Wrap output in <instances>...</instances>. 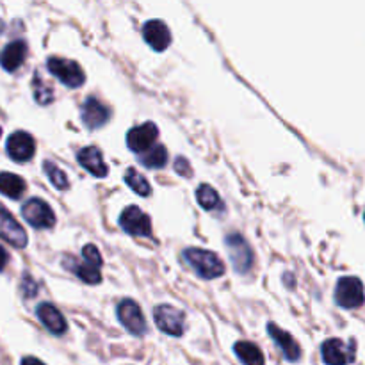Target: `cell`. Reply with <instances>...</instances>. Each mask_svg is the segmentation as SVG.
<instances>
[{"label": "cell", "instance_id": "6da1fadb", "mask_svg": "<svg viewBox=\"0 0 365 365\" xmlns=\"http://www.w3.org/2000/svg\"><path fill=\"white\" fill-rule=\"evenodd\" d=\"M184 259L195 269V273L205 280H214L225 274V264L212 252L202 248H187L184 252Z\"/></svg>", "mask_w": 365, "mask_h": 365}, {"label": "cell", "instance_id": "7a4b0ae2", "mask_svg": "<svg viewBox=\"0 0 365 365\" xmlns=\"http://www.w3.org/2000/svg\"><path fill=\"white\" fill-rule=\"evenodd\" d=\"M46 68H48V71L53 77L59 78V81L63 82L64 86H68V88H81L86 81V75L84 71H82L81 64L75 63V61L52 56L46 61Z\"/></svg>", "mask_w": 365, "mask_h": 365}, {"label": "cell", "instance_id": "3957f363", "mask_svg": "<svg viewBox=\"0 0 365 365\" xmlns=\"http://www.w3.org/2000/svg\"><path fill=\"white\" fill-rule=\"evenodd\" d=\"M21 216L27 221L31 227L39 228V230H46L56 225V214L50 209L46 202L41 198H31L21 205Z\"/></svg>", "mask_w": 365, "mask_h": 365}, {"label": "cell", "instance_id": "277c9868", "mask_svg": "<svg viewBox=\"0 0 365 365\" xmlns=\"http://www.w3.org/2000/svg\"><path fill=\"white\" fill-rule=\"evenodd\" d=\"M335 302L342 309H359L365 302L364 285L359 278L344 277L337 282L335 287Z\"/></svg>", "mask_w": 365, "mask_h": 365}, {"label": "cell", "instance_id": "5b68a950", "mask_svg": "<svg viewBox=\"0 0 365 365\" xmlns=\"http://www.w3.org/2000/svg\"><path fill=\"white\" fill-rule=\"evenodd\" d=\"M321 355L327 365H348L355 362L356 344L355 341L344 342L341 339H328L321 346Z\"/></svg>", "mask_w": 365, "mask_h": 365}, {"label": "cell", "instance_id": "8992f818", "mask_svg": "<svg viewBox=\"0 0 365 365\" xmlns=\"http://www.w3.org/2000/svg\"><path fill=\"white\" fill-rule=\"evenodd\" d=\"M153 319L160 331L173 337H180L185 330V314L171 305H159L153 310Z\"/></svg>", "mask_w": 365, "mask_h": 365}, {"label": "cell", "instance_id": "52a82bcc", "mask_svg": "<svg viewBox=\"0 0 365 365\" xmlns=\"http://www.w3.org/2000/svg\"><path fill=\"white\" fill-rule=\"evenodd\" d=\"M225 242H227L228 255H230L235 271L237 273H248L253 266V252L248 242H246V239L241 234H230Z\"/></svg>", "mask_w": 365, "mask_h": 365}, {"label": "cell", "instance_id": "ba28073f", "mask_svg": "<svg viewBox=\"0 0 365 365\" xmlns=\"http://www.w3.org/2000/svg\"><path fill=\"white\" fill-rule=\"evenodd\" d=\"M120 227L123 228L127 234L135 235V237H150V235H152V221H150V217L135 205L127 207V209L121 212Z\"/></svg>", "mask_w": 365, "mask_h": 365}, {"label": "cell", "instance_id": "9c48e42d", "mask_svg": "<svg viewBox=\"0 0 365 365\" xmlns=\"http://www.w3.org/2000/svg\"><path fill=\"white\" fill-rule=\"evenodd\" d=\"M0 239L9 242L14 248H25L29 242L27 232L2 203H0Z\"/></svg>", "mask_w": 365, "mask_h": 365}, {"label": "cell", "instance_id": "30bf717a", "mask_svg": "<svg viewBox=\"0 0 365 365\" xmlns=\"http://www.w3.org/2000/svg\"><path fill=\"white\" fill-rule=\"evenodd\" d=\"M118 319L132 335L141 337L146 334V321L141 312V307L132 299H123L118 305Z\"/></svg>", "mask_w": 365, "mask_h": 365}, {"label": "cell", "instance_id": "8fae6325", "mask_svg": "<svg viewBox=\"0 0 365 365\" xmlns=\"http://www.w3.org/2000/svg\"><path fill=\"white\" fill-rule=\"evenodd\" d=\"M7 155L14 160V163H27L34 157L36 153V141L31 134L27 132H14L7 138L6 143Z\"/></svg>", "mask_w": 365, "mask_h": 365}, {"label": "cell", "instance_id": "7c38bea8", "mask_svg": "<svg viewBox=\"0 0 365 365\" xmlns=\"http://www.w3.org/2000/svg\"><path fill=\"white\" fill-rule=\"evenodd\" d=\"M157 138H159V128L155 123L148 121V123H143L128 130L127 145L132 152L145 153L150 148H153V143L157 141Z\"/></svg>", "mask_w": 365, "mask_h": 365}, {"label": "cell", "instance_id": "4fadbf2b", "mask_svg": "<svg viewBox=\"0 0 365 365\" xmlns=\"http://www.w3.org/2000/svg\"><path fill=\"white\" fill-rule=\"evenodd\" d=\"M110 120V109L95 96H88L82 106V121L89 130L103 127Z\"/></svg>", "mask_w": 365, "mask_h": 365}, {"label": "cell", "instance_id": "5bb4252c", "mask_svg": "<svg viewBox=\"0 0 365 365\" xmlns=\"http://www.w3.org/2000/svg\"><path fill=\"white\" fill-rule=\"evenodd\" d=\"M143 38L155 52H164L171 43V32L163 20H150L143 27Z\"/></svg>", "mask_w": 365, "mask_h": 365}, {"label": "cell", "instance_id": "9a60e30c", "mask_svg": "<svg viewBox=\"0 0 365 365\" xmlns=\"http://www.w3.org/2000/svg\"><path fill=\"white\" fill-rule=\"evenodd\" d=\"M267 334L271 335V339L278 346V349L284 353L285 359L291 360V362H298L302 359V348H299V344L294 341V337L289 331L282 330L274 323H269L267 324Z\"/></svg>", "mask_w": 365, "mask_h": 365}, {"label": "cell", "instance_id": "2e32d148", "mask_svg": "<svg viewBox=\"0 0 365 365\" xmlns=\"http://www.w3.org/2000/svg\"><path fill=\"white\" fill-rule=\"evenodd\" d=\"M36 314H38V319L41 321V324L50 331V334L53 335L66 334L68 330L66 319H64L63 314H61L52 303H41V305H38Z\"/></svg>", "mask_w": 365, "mask_h": 365}, {"label": "cell", "instance_id": "e0dca14e", "mask_svg": "<svg viewBox=\"0 0 365 365\" xmlns=\"http://www.w3.org/2000/svg\"><path fill=\"white\" fill-rule=\"evenodd\" d=\"M25 56H27V43L24 39H14L9 45L4 46L2 52H0V66L13 73L24 64Z\"/></svg>", "mask_w": 365, "mask_h": 365}, {"label": "cell", "instance_id": "ac0fdd59", "mask_svg": "<svg viewBox=\"0 0 365 365\" xmlns=\"http://www.w3.org/2000/svg\"><path fill=\"white\" fill-rule=\"evenodd\" d=\"M77 160L82 168L89 171L93 177L103 178L109 173V168H107L106 160H103L102 152H100L96 146H86L81 152L77 153Z\"/></svg>", "mask_w": 365, "mask_h": 365}, {"label": "cell", "instance_id": "d6986e66", "mask_svg": "<svg viewBox=\"0 0 365 365\" xmlns=\"http://www.w3.org/2000/svg\"><path fill=\"white\" fill-rule=\"evenodd\" d=\"M25 189H27V184H25L20 175L7 173V171L0 173V192L4 196L11 200H20L24 196Z\"/></svg>", "mask_w": 365, "mask_h": 365}, {"label": "cell", "instance_id": "ffe728a7", "mask_svg": "<svg viewBox=\"0 0 365 365\" xmlns=\"http://www.w3.org/2000/svg\"><path fill=\"white\" fill-rule=\"evenodd\" d=\"M64 266H66L68 269L73 271V273L77 274L82 282H86V284L96 285L102 282V273H100L98 267L84 262V260H82V262H77V260L73 259H64Z\"/></svg>", "mask_w": 365, "mask_h": 365}, {"label": "cell", "instance_id": "44dd1931", "mask_svg": "<svg viewBox=\"0 0 365 365\" xmlns=\"http://www.w3.org/2000/svg\"><path fill=\"white\" fill-rule=\"evenodd\" d=\"M234 351L235 355L239 356V360H241L245 365H264V355L262 351H260L259 346H255L253 342H248V341H241L237 342V344L234 346Z\"/></svg>", "mask_w": 365, "mask_h": 365}, {"label": "cell", "instance_id": "7402d4cb", "mask_svg": "<svg viewBox=\"0 0 365 365\" xmlns=\"http://www.w3.org/2000/svg\"><path fill=\"white\" fill-rule=\"evenodd\" d=\"M196 200H198V203L205 210L223 209V203H221L220 195H217L216 189L210 187L209 184H202L198 189H196Z\"/></svg>", "mask_w": 365, "mask_h": 365}, {"label": "cell", "instance_id": "603a6c76", "mask_svg": "<svg viewBox=\"0 0 365 365\" xmlns=\"http://www.w3.org/2000/svg\"><path fill=\"white\" fill-rule=\"evenodd\" d=\"M139 163L146 168H152V170H157V168H164L168 163V152L163 145H155L153 148H150L148 152L143 153L139 157Z\"/></svg>", "mask_w": 365, "mask_h": 365}, {"label": "cell", "instance_id": "cb8c5ba5", "mask_svg": "<svg viewBox=\"0 0 365 365\" xmlns=\"http://www.w3.org/2000/svg\"><path fill=\"white\" fill-rule=\"evenodd\" d=\"M125 182L130 185V189L134 192H138L139 196H150L152 195V187H150V182L143 177L141 173L134 170V168H128L125 171Z\"/></svg>", "mask_w": 365, "mask_h": 365}, {"label": "cell", "instance_id": "d4e9b609", "mask_svg": "<svg viewBox=\"0 0 365 365\" xmlns=\"http://www.w3.org/2000/svg\"><path fill=\"white\" fill-rule=\"evenodd\" d=\"M43 170H45L46 177L52 182L53 187H57L59 191H66V189L70 187V182H68L66 175L61 171L59 166H56V164L50 163V160H45V163H43Z\"/></svg>", "mask_w": 365, "mask_h": 365}, {"label": "cell", "instance_id": "484cf974", "mask_svg": "<svg viewBox=\"0 0 365 365\" xmlns=\"http://www.w3.org/2000/svg\"><path fill=\"white\" fill-rule=\"evenodd\" d=\"M32 91H34L36 102L41 103V106H46V103H50L53 100L52 88L46 82H43V78L38 73L32 78Z\"/></svg>", "mask_w": 365, "mask_h": 365}, {"label": "cell", "instance_id": "4316f807", "mask_svg": "<svg viewBox=\"0 0 365 365\" xmlns=\"http://www.w3.org/2000/svg\"><path fill=\"white\" fill-rule=\"evenodd\" d=\"M82 257H84V262H88V264H91V266H95V267H102V264H103V260H102V255H100V252H98V248H96V246H93V245H86L84 248H82Z\"/></svg>", "mask_w": 365, "mask_h": 365}, {"label": "cell", "instance_id": "83f0119b", "mask_svg": "<svg viewBox=\"0 0 365 365\" xmlns=\"http://www.w3.org/2000/svg\"><path fill=\"white\" fill-rule=\"evenodd\" d=\"M21 291H24L25 298H32L38 292V284L32 280L29 274H24V280H21Z\"/></svg>", "mask_w": 365, "mask_h": 365}, {"label": "cell", "instance_id": "f1b7e54d", "mask_svg": "<svg viewBox=\"0 0 365 365\" xmlns=\"http://www.w3.org/2000/svg\"><path fill=\"white\" fill-rule=\"evenodd\" d=\"M175 171H177L180 177H192L191 164H189V160L184 159V157H178V159L175 160Z\"/></svg>", "mask_w": 365, "mask_h": 365}, {"label": "cell", "instance_id": "f546056e", "mask_svg": "<svg viewBox=\"0 0 365 365\" xmlns=\"http://www.w3.org/2000/svg\"><path fill=\"white\" fill-rule=\"evenodd\" d=\"M7 262H9V253H7L6 248L0 245V271H4V267L7 266Z\"/></svg>", "mask_w": 365, "mask_h": 365}, {"label": "cell", "instance_id": "4dcf8cb0", "mask_svg": "<svg viewBox=\"0 0 365 365\" xmlns=\"http://www.w3.org/2000/svg\"><path fill=\"white\" fill-rule=\"evenodd\" d=\"M20 365H45L41 362V360L34 359V356H25L24 360H21Z\"/></svg>", "mask_w": 365, "mask_h": 365}, {"label": "cell", "instance_id": "1f68e13d", "mask_svg": "<svg viewBox=\"0 0 365 365\" xmlns=\"http://www.w3.org/2000/svg\"><path fill=\"white\" fill-rule=\"evenodd\" d=\"M0 138H2V128H0Z\"/></svg>", "mask_w": 365, "mask_h": 365}, {"label": "cell", "instance_id": "d6a6232c", "mask_svg": "<svg viewBox=\"0 0 365 365\" xmlns=\"http://www.w3.org/2000/svg\"><path fill=\"white\" fill-rule=\"evenodd\" d=\"M364 220H365V214H364Z\"/></svg>", "mask_w": 365, "mask_h": 365}]
</instances>
